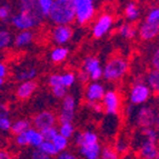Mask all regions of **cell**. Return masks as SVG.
I'll use <instances>...</instances> for the list:
<instances>
[{
    "instance_id": "cell-1",
    "label": "cell",
    "mask_w": 159,
    "mask_h": 159,
    "mask_svg": "<svg viewBox=\"0 0 159 159\" xmlns=\"http://www.w3.org/2000/svg\"><path fill=\"white\" fill-rule=\"evenodd\" d=\"M48 19L56 26H69L75 21L74 0H52Z\"/></svg>"
},
{
    "instance_id": "cell-2",
    "label": "cell",
    "mask_w": 159,
    "mask_h": 159,
    "mask_svg": "<svg viewBox=\"0 0 159 159\" xmlns=\"http://www.w3.org/2000/svg\"><path fill=\"white\" fill-rule=\"evenodd\" d=\"M129 69V64L126 58L120 56L109 59L102 67V78L107 81H118L125 77Z\"/></svg>"
},
{
    "instance_id": "cell-3",
    "label": "cell",
    "mask_w": 159,
    "mask_h": 159,
    "mask_svg": "<svg viewBox=\"0 0 159 159\" xmlns=\"http://www.w3.org/2000/svg\"><path fill=\"white\" fill-rule=\"evenodd\" d=\"M75 3V21L85 26L93 20L96 13L95 1L93 0H74Z\"/></svg>"
},
{
    "instance_id": "cell-4",
    "label": "cell",
    "mask_w": 159,
    "mask_h": 159,
    "mask_svg": "<svg viewBox=\"0 0 159 159\" xmlns=\"http://www.w3.org/2000/svg\"><path fill=\"white\" fill-rule=\"evenodd\" d=\"M136 124L143 129V128L158 127V114L155 111V109L149 105H143L135 112Z\"/></svg>"
},
{
    "instance_id": "cell-5",
    "label": "cell",
    "mask_w": 159,
    "mask_h": 159,
    "mask_svg": "<svg viewBox=\"0 0 159 159\" xmlns=\"http://www.w3.org/2000/svg\"><path fill=\"white\" fill-rule=\"evenodd\" d=\"M151 97V90L145 82H135L129 91V100L134 106L146 103Z\"/></svg>"
},
{
    "instance_id": "cell-6",
    "label": "cell",
    "mask_w": 159,
    "mask_h": 159,
    "mask_svg": "<svg viewBox=\"0 0 159 159\" xmlns=\"http://www.w3.org/2000/svg\"><path fill=\"white\" fill-rule=\"evenodd\" d=\"M102 107L108 116H117L121 107V99L119 93L115 90L106 91L102 98Z\"/></svg>"
},
{
    "instance_id": "cell-7",
    "label": "cell",
    "mask_w": 159,
    "mask_h": 159,
    "mask_svg": "<svg viewBox=\"0 0 159 159\" xmlns=\"http://www.w3.org/2000/svg\"><path fill=\"white\" fill-rule=\"evenodd\" d=\"M114 25V17L108 12H105L98 17L93 27V36L96 39H100L105 34H108Z\"/></svg>"
},
{
    "instance_id": "cell-8",
    "label": "cell",
    "mask_w": 159,
    "mask_h": 159,
    "mask_svg": "<svg viewBox=\"0 0 159 159\" xmlns=\"http://www.w3.org/2000/svg\"><path fill=\"white\" fill-rule=\"evenodd\" d=\"M82 70L89 76V79L93 80V82L98 81L100 78H102V67H101L100 60L97 57H86L84 60Z\"/></svg>"
},
{
    "instance_id": "cell-9",
    "label": "cell",
    "mask_w": 159,
    "mask_h": 159,
    "mask_svg": "<svg viewBox=\"0 0 159 159\" xmlns=\"http://www.w3.org/2000/svg\"><path fill=\"white\" fill-rule=\"evenodd\" d=\"M10 22L17 30L19 31H26V30H31L34 27L39 26L36 20L29 15L25 12H17L12 15L10 18Z\"/></svg>"
},
{
    "instance_id": "cell-10",
    "label": "cell",
    "mask_w": 159,
    "mask_h": 159,
    "mask_svg": "<svg viewBox=\"0 0 159 159\" xmlns=\"http://www.w3.org/2000/svg\"><path fill=\"white\" fill-rule=\"evenodd\" d=\"M57 117L51 110H43L39 114H37L32 119V125H34V129L41 130L46 129V128L53 127L56 125Z\"/></svg>"
},
{
    "instance_id": "cell-11",
    "label": "cell",
    "mask_w": 159,
    "mask_h": 159,
    "mask_svg": "<svg viewBox=\"0 0 159 159\" xmlns=\"http://www.w3.org/2000/svg\"><path fill=\"white\" fill-rule=\"evenodd\" d=\"M19 12H25L36 20L38 24L45 20L38 6V0H21L19 1Z\"/></svg>"
},
{
    "instance_id": "cell-12",
    "label": "cell",
    "mask_w": 159,
    "mask_h": 159,
    "mask_svg": "<svg viewBox=\"0 0 159 159\" xmlns=\"http://www.w3.org/2000/svg\"><path fill=\"white\" fill-rule=\"evenodd\" d=\"M74 30L70 26H56L51 31V39L57 46H65L70 41Z\"/></svg>"
},
{
    "instance_id": "cell-13",
    "label": "cell",
    "mask_w": 159,
    "mask_h": 159,
    "mask_svg": "<svg viewBox=\"0 0 159 159\" xmlns=\"http://www.w3.org/2000/svg\"><path fill=\"white\" fill-rule=\"evenodd\" d=\"M105 93H106L105 87L101 85L100 82L96 81L88 84L87 88H86L85 96L88 102H99L100 100H102Z\"/></svg>"
},
{
    "instance_id": "cell-14",
    "label": "cell",
    "mask_w": 159,
    "mask_h": 159,
    "mask_svg": "<svg viewBox=\"0 0 159 159\" xmlns=\"http://www.w3.org/2000/svg\"><path fill=\"white\" fill-rule=\"evenodd\" d=\"M139 156L141 159H159V151L157 143H151L146 139L139 146Z\"/></svg>"
},
{
    "instance_id": "cell-15",
    "label": "cell",
    "mask_w": 159,
    "mask_h": 159,
    "mask_svg": "<svg viewBox=\"0 0 159 159\" xmlns=\"http://www.w3.org/2000/svg\"><path fill=\"white\" fill-rule=\"evenodd\" d=\"M159 34V25H150L143 21L137 29V34H139L140 39L145 41L152 40Z\"/></svg>"
},
{
    "instance_id": "cell-16",
    "label": "cell",
    "mask_w": 159,
    "mask_h": 159,
    "mask_svg": "<svg viewBox=\"0 0 159 159\" xmlns=\"http://www.w3.org/2000/svg\"><path fill=\"white\" fill-rule=\"evenodd\" d=\"M37 82L34 80H31V81H24L21 82L20 85L17 87L16 90V96L17 98L20 99V100H27L29 99L34 93L37 90Z\"/></svg>"
},
{
    "instance_id": "cell-17",
    "label": "cell",
    "mask_w": 159,
    "mask_h": 159,
    "mask_svg": "<svg viewBox=\"0 0 159 159\" xmlns=\"http://www.w3.org/2000/svg\"><path fill=\"white\" fill-rule=\"evenodd\" d=\"M75 143L78 147L89 146L93 143H98V136L97 134L90 131V130H86L81 133H77L75 135Z\"/></svg>"
},
{
    "instance_id": "cell-18",
    "label": "cell",
    "mask_w": 159,
    "mask_h": 159,
    "mask_svg": "<svg viewBox=\"0 0 159 159\" xmlns=\"http://www.w3.org/2000/svg\"><path fill=\"white\" fill-rule=\"evenodd\" d=\"M34 41V32L31 30H26V31H19L12 39L13 45L17 48H24L29 46Z\"/></svg>"
},
{
    "instance_id": "cell-19",
    "label": "cell",
    "mask_w": 159,
    "mask_h": 159,
    "mask_svg": "<svg viewBox=\"0 0 159 159\" xmlns=\"http://www.w3.org/2000/svg\"><path fill=\"white\" fill-rule=\"evenodd\" d=\"M79 152L85 159H99L101 152V146L99 143L89 146L79 147Z\"/></svg>"
},
{
    "instance_id": "cell-20",
    "label": "cell",
    "mask_w": 159,
    "mask_h": 159,
    "mask_svg": "<svg viewBox=\"0 0 159 159\" xmlns=\"http://www.w3.org/2000/svg\"><path fill=\"white\" fill-rule=\"evenodd\" d=\"M69 55V49L65 46H57L51 50L50 52V59L55 64L62 62L67 59Z\"/></svg>"
},
{
    "instance_id": "cell-21",
    "label": "cell",
    "mask_w": 159,
    "mask_h": 159,
    "mask_svg": "<svg viewBox=\"0 0 159 159\" xmlns=\"http://www.w3.org/2000/svg\"><path fill=\"white\" fill-rule=\"evenodd\" d=\"M26 134H27V137H28V141H29V146L37 149L38 147L43 143V136H41L39 130L30 127L29 129L26 131Z\"/></svg>"
},
{
    "instance_id": "cell-22",
    "label": "cell",
    "mask_w": 159,
    "mask_h": 159,
    "mask_svg": "<svg viewBox=\"0 0 159 159\" xmlns=\"http://www.w3.org/2000/svg\"><path fill=\"white\" fill-rule=\"evenodd\" d=\"M125 17L129 21H136L140 17V8L136 2H128L125 7Z\"/></svg>"
},
{
    "instance_id": "cell-23",
    "label": "cell",
    "mask_w": 159,
    "mask_h": 159,
    "mask_svg": "<svg viewBox=\"0 0 159 159\" xmlns=\"http://www.w3.org/2000/svg\"><path fill=\"white\" fill-rule=\"evenodd\" d=\"M151 91H158L159 90V71L151 69L150 71L146 76V82H145Z\"/></svg>"
},
{
    "instance_id": "cell-24",
    "label": "cell",
    "mask_w": 159,
    "mask_h": 159,
    "mask_svg": "<svg viewBox=\"0 0 159 159\" xmlns=\"http://www.w3.org/2000/svg\"><path fill=\"white\" fill-rule=\"evenodd\" d=\"M31 127V122L28 119H17L16 121H13L11 124V131L15 135H20V134L25 133Z\"/></svg>"
},
{
    "instance_id": "cell-25",
    "label": "cell",
    "mask_w": 159,
    "mask_h": 159,
    "mask_svg": "<svg viewBox=\"0 0 159 159\" xmlns=\"http://www.w3.org/2000/svg\"><path fill=\"white\" fill-rule=\"evenodd\" d=\"M118 34L126 39H133L137 34V28L131 24H122L118 28Z\"/></svg>"
},
{
    "instance_id": "cell-26",
    "label": "cell",
    "mask_w": 159,
    "mask_h": 159,
    "mask_svg": "<svg viewBox=\"0 0 159 159\" xmlns=\"http://www.w3.org/2000/svg\"><path fill=\"white\" fill-rule=\"evenodd\" d=\"M12 43V34L7 28H0V50H3Z\"/></svg>"
},
{
    "instance_id": "cell-27",
    "label": "cell",
    "mask_w": 159,
    "mask_h": 159,
    "mask_svg": "<svg viewBox=\"0 0 159 159\" xmlns=\"http://www.w3.org/2000/svg\"><path fill=\"white\" fill-rule=\"evenodd\" d=\"M37 75H38V70L36 68H28L19 72L17 75V79L21 82L31 81V80H34V78L37 77Z\"/></svg>"
},
{
    "instance_id": "cell-28",
    "label": "cell",
    "mask_w": 159,
    "mask_h": 159,
    "mask_svg": "<svg viewBox=\"0 0 159 159\" xmlns=\"http://www.w3.org/2000/svg\"><path fill=\"white\" fill-rule=\"evenodd\" d=\"M75 110H76V99L74 96L67 95L61 102V111L75 112Z\"/></svg>"
},
{
    "instance_id": "cell-29",
    "label": "cell",
    "mask_w": 159,
    "mask_h": 159,
    "mask_svg": "<svg viewBox=\"0 0 159 159\" xmlns=\"http://www.w3.org/2000/svg\"><path fill=\"white\" fill-rule=\"evenodd\" d=\"M51 143H52V145L55 146L56 150L58 151V154L59 152H62V151H66L69 146L68 139H66V138L60 135H57L56 137L53 138V140L51 141Z\"/></svg>"
},
{
    "instance_id": "cell-30",
    "label": "cell",
    "mask_w": 159,
    "mask_h": 159,
    "mask_svg": "<svg viewBox=\"0 0 159 159\" xmlns=\"http://www.w3.org/2000/svg\"><path fill=\"white\" fill-rule=\"evenodd\" d=\"M37 149H39L40 151H43V154L47 155L50 158L57 157V155H58V151L56 150V148H55V146L52 145L51 141H43V143Z\"/></svg>"
},
{
    "instance_id": "cell-31",
    "label": "cell",
    "mask_w": 159,
    "mask_h": 159,
    "mask_svg": "<svg viewBox=\"0 0 159 159\" xmlns=\"http://www.w3.org/2000/svg\"><path fill=\"white\" fill-rule=\"evenodd\" d=\"M57 129H58V135L62 136L68 140L69 138H71L75 135V127L72 124H61Z\"/></svg>"
},
{
    "instance_id": "cell-32",
    "label": "cell",
    "mask_w": 159,
    "mask_h": 159,
    "mask_svg": "<svg viewBox=\"0 0 159 159\" xmlns=\"http://www.w3.org/2000/svg\"><path fill=\"white\" fill-rule=\"evenodd\" d=\"M145 22L150 25H159V8L158 7H151L146 15Z\"/></svg>"
},
{
    "instance_id": "cell-33",
    "label": "cell",
    "mask_w": 159,
    "mask_h": 159,
    "mask_svg": "<svg viewBox=\"0 0 159 159\" xmlns=\"http://www.w3.org/2000/svg\"><path fill=\"white\" fill-rule=\"evenodd\" d=\"M141 135L145 137V139L151 143H158V131L156 128H143L141 129Z\"/></svg>"
},
{
    "instance_id": "cell-34",
    "label": "cell",
    "mask_w": 159,
    "mask_h": 159,
    "mask_svg": "<svg viewBox=\"0 0 159 159\" xmlns=\"http://www.w3.org/2000/svg\"><path fill=\"white\" fill-rule=\"evenodd\" d=\"M99 159H119L117 151L111 146H105L101 148L100 158Z\"/></svg>"
},
{
    "instance_id": "cell-35",
    "label": "cell",
    "mask_w": 159,
    "mask_h": 159,
    "mask_svg": "<svg viewBox=\"0 0 159 159\" xmlns=\"http://www.w3.org/2000/svg\"><path fill=\"white\" fill-rule=\"evenodd\" d=\"M40 134L43 136V141H52L53 138L58 135V129H57L56 126H53V127H49V128H46V129L41 130Z\"/></svg>"
},
{
    "instance_id": "cell-36",
    "label": "cell",
    "mask_w": 159,
    "mask_h": 159,
    "mask_svg": "<svg viewBox=\"0 0 159 159\" xmlns=\"http://www.w3.org/2000/svg\"><path fill=\"white\" fill-rule=\"evenodd\" d=\"M51 5H52V0H38V6H39V10L43 18H48L49 12H50Z\"/></svg>"
},
{
    "instance_id": "cell-37",
    "label": "cell",
    "mask_w": 159,
    "mask_h": 159,
    "mask_svg": "<svg viewBox=\"0 0 159 159\" xmlns=\"http://www.w3.org/2000/svg\"><path fill=\"white\" fill-rule=\"evenodd\" d=\"M76 82V75L74 72H65L61 75V85L68 89Z\"/></svg>"
},
{
    "instance_id": "cell-38",
    "label": "cell",
    "mask_w": 159,
    "mask_h": 159,
    "mask_svg": "<svg viewBox=\"0 0 159 159\" xmlns=\"http://www.w3.org/2000/svg\"><path fill=\"white\" fill-rule=\"evenodd\" d=\"M12 9L9 5H1L0 6V21H8L10 20Z\"/></svg>"
},
{
    "instance_id": "cell-39",
    "label": "cell",
    "mask_w": 159,
    "mask_h": 159,
    "mask_svg": "<svg viewBox=\"0 0 159 159\" xmlns=\"http://www.w3.org/2000/svg\"><path fill=\"white\" fill-rule=\"evenodd\" d=\"M51 91H52V95L53 97H56L57 99H62L68 95V89L64 86H56V87H52L51 88Z\"/></svg>"
},
{
    "instance_id": "cell-40",
    "label": "cell",
    "mask_w": 159,
    "mask_h": 159,
    "mask_svg": "<svg viewBox=\"0 0 159 159\" xmlns=\"http://www.w3.org/2000/svg\"><path fill=\"white\" fill-rule=\"evenodd\" d=\"M48 84L51 88L56 87V86L61 85V75L60 74H52L49 76V79H48ZM62 86V85H61Z\"/></svg>"
},
{
    "instance_id": "cell-41",
    "label": "cell",
    "mask_w": 159,
    "mask_h": 159,
    "mask_svg": "<svg viewBox=\"0 0 159 159\" xmlns=\"http://www.w3.org/2000/svg\"><path fill=\"white\" fill-rule=\"evenodd\" d=\"M114 149L117 151V154H124L126 151L128 150V145L124 139H119V140H117L116 143V146L114 147Z\"/></svg>"
},
{
    "instance_id": "cell-42",
    "label": "cell",
    "mask_w": 159,
    "mask_h": 159,
    "mask_svg": "<svg viewBox=\"0 0 159 159\" xmlns=\"http://www.w3.org/2000/svg\"><path fill=\"white\" fill-rule=\"evenodd\" d=\"M16 143L18 146H21V147H26V146H29V141H28V137H27V134L26 131L20 135H17L16 136Z\"/></svg>"
},
{
    "instance_id": "cell-43",
    "label": "cell",
    "mask_w": 159,
    "mask_h": 159,
    "mask_svg": "<svg viewBox=\"0 0 159 159\" xmlns=\"http://www.w3.org/2000/svg\"><path fill=\"white\" fill-rule=\"evenodd\" d=\"M11 120L9 117L0 118V131H9L11 129Z\"/></svg>"
},
{
    "instance_id": "cell-44",
    "label": "cell",
    "mask_w": 159,
    "mask_h": 159,
    "mask_svg": "<svg viewBox=\"0 0 159 159\" xmlns=\"http://www.w3.org/2000/svg\"><path fill=\"white\" fill-rule=\"evenodd\" d=\"M30 159H51V158L43 154V151H40L39 149H34L31 151V154H30Z\"/></svg>"
},
{
    "instance_id": "cell-45",
    "label": "cell",
    "mask_w": 159,
    "mask_h": 159,
    "mask_svg": "<svg viewBox=\"0 0 159 159\" xmlns=\"http://www.w3.org/2000/svg\"><path fill=\"white\" fill-rule=\"evenodd\" d=\"M151 66L154 67L155 70H158L159 68V49H156L151 56Z\"/></svg>"
},
{
    "instance_id": "cell-46",
    "label": "cell",
    "mask_w": 159,
    "mask_h": 159,
    "mask_svg": "<svg viewBox=\"0 0 159 159\" xmlns=\"http://www.w3.org/2000/svg\"><path fill=\"white\" fill-rule=\"evenodd\" d=\"M56 159H79L76 155H74L72 152H69V151H62V152H59L57 155Z\"/></svg>"
},
{
    "instance_id": "cell-47",
    "label": "cell",
    "mask_w": 159,
    "mask_h": 159,
    "mask_svg": "<svg viewBox=\"0 0 159 159\" xmlns=\"http://www.w3.org/2000/svg\"><path fill=\"white\" fill-rule=\"evenodd\" d=\"M76 80H79L82 84H86V82H88L90 79H89V76L81 69V70H79L78 74L76 75Z\"/></svg>"
},
{
    "instance_id": "cell-48",
    "label": "cell",
    "mask_w": 159,
    "mask_h": 159,
    "mask_svg": "<svg viewBox=\"0 0 159 159\" xmlns=\"http://www.w3.org/2000/svg\"><path fill=\"white\" fill-rule=\"evenodd\" d=\"M88 106L90 107V108H93V110L95 112H98V114H100V112L103 111V107L101 103L99 102H88Z\"/></svg>"
},
{
    "instance_id": "cell-49",
    "label": "cell",
    "mask_w": 159,
    "mask_h": 159,
    "mask_svg": "<svg viewBox=\"0 0 159 159\" xmlns=\"http://www.w3.org/2000/svg\"><path fill=\"white\" fill-rule=\"evenodd\" d=\"M8 115H9L8 107L6 106L5 103L0 102V118H5V117H8Z\"/></svg>"
},
{
    "instance_id": "cell-50",
    "label": "cell",
    "mask_w": 159,
    "mask_h": 159,
    "mask_svg": "<svg viewBox=\"0 0 159 159\" xmlns=\"http://www.w3.org/2000/svg\"><path fill=\"white\" fill-rule=\"evenodd\" d=\"M7 75H8V68L3 62H0V79L5 80Z\"/></svg>"
},
{
    "instance_id": "cell-51",
    "label": "cell",
    "mask_w": 159,
    "mask_h": 159,
    "mask_svg": "<svg viewBox=\"0 0 159 159\" xmlns=\"http://www.w3.org/2000/svg\"><path fill=\"white\" fill-rule=\"evenodd\" d=\"M0 159H12L10 152H8L7 150H2L0 149Z\"/></svg>"
},
{
    "instance_id": "cell-52",
    "label": "cell",
    "mask_w": 159,
    "mask_h": 159,
    "mask_svg": "<svg viewBox=\"0 0 159 159\" xmlns=\"http://www.w3.org/2000/svg\"><path fill=\"white\" fill-rule=\"evenodd\" d=\"M3 82H5V80H3V79H0V88L2 87V85H3Z\"/></svg>"
}]
</instances>
